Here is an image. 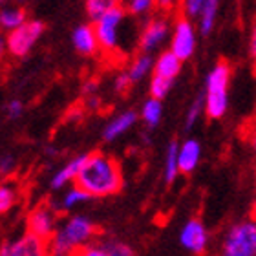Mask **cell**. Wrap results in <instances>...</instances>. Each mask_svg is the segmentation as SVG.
<instances>
[{"label":"cell","mask_w":256,"mask_h":256,"mask_svg":"<svg viewBox=\"0 0 256 256\" xmlns=\"http://www.w3.org/2000/svg\"><path fill=\"white\" fill-rule=\"evenodd\" d=\"M75 185L84 188L92 198H106L123 188V172L112 156L92 152Z\"/></svg>","instance_id":"1"},{"label":"cell","mask_w":256,"mask_h":256,"mask_svg":"<svg viewBox=\"0 0 256 256\" xmlns=\"http://www.w3.org/2000/svg\"><path fill=\"white\" fill-rule=\"evenodd\" d=\"M18 192L11 183H2L0 187V212L6 214L8 210H11V207L16 203Z\"/></svg>","instance_id":"26"},{"label":"cell","mask_w":256,"mask_h":256,"mask_svg":"<svg viewBox=\"0 0 256 256\" xmlns=\"http://www.w3.org/2000/svg\"><path fill=\"white\" fill-rule=\"evenodd\" d=\"M196 28L187 15L178 16L176 22L172 24L170 33V50L182 60H188L196 52Z\"/></svg>","instance_id":"9"},{"label":"cell","mask_w":256,"mask_h":256,"mask_svg":"<svg viewBox=\"0 0 256 256\" xmlns=\"http://www.w3.org/2000/svg\"><path fill=\"white\" fill-rule=\"evenodd\" d=\"M182 174L180 170V143L170 141L165 152V166H163V176L165 183H172L178 176Z\"/></svg>","instance_id":"21"},{"label":"cell","mask_w":256,"mask_h":256,"mask_svg":"<svg viewBox=\"0 0 256 256\" xmlns=\"http://www.w3.org/2000/svg\"><path fill=\"white\" fill-rule=\"evenodd\" d=\"M136 123H138V114L134 110H124V112L118 114L116 118L110 119L106 126L102 128V139L106 143H112L118 138H121L123 134H126Z\"/></svg>","instance_id":"14"},{"label":"cell","mask_w":256,"mask_h":256,"mask_svg":"<svg viewBox=\"0 0 256 256\" xmlns=\"http://www.w3.org/2000/svg\"><path fill=\"white\" fill-rule=\"evenodd\" d=\"M28 230L32 234L48 242L59 229V210L52 203H42L30 210L26 220Z\"/></svg>","instance_id":"8"},{"label":"cell","mask_w":256,"mask_h":256,"mask_svg":"<svg viewBox=\"0 0 256 256\" xmlns=\"http://www.w3.org/2000/svg\"><path fill=\"white\" fill-rule=\"evenodd\" d=\"M246 138H247V143L251 144V148L256 152V121L251 124V128H249V130H247Z\"/></svg>","instance_id":"35"},{"label":"cell","mask_w":256,"mask_h":256,"mask_svg":"<svg viewBox=\"0 0 256 256\" xmlns=\"http://www.w3.org/2000/svg\"><path fill=\"white\" fill-rule=\"evenodd\" d=\"M86 160H88V154H80L75 156L74 160H70L64 166H60L59 170L55 172L52 176V182H50V187L54 190H59V188H64L68 183H75L77 178H79L82 166H84Z\"/></svg>","instance_id":"13"},{"label":"cell","mask_w":256,"mask_h":256,"mask_svg":"<svg viewBox=\"0 0 256 256\" xmlns=\"http://www.w3.org/2000/svg\"><path fill=\"white\" fill-rule=\"evenodd\" d=\"M202 160V144L198 139H185L180 144V170L182 174H190Z\"/></svg>","instance_id":"16"},{"label":"cell","mask_w":256,"mask_h":256,"mask_svg":"<svg viewBox=\"0 0 256 256\" xmlns=\"http://www.w3.org/2000/svg\"><path fill=\"white\" fill-rule=\"evenodd\" d=\"M0 256H48V242L28 230L20 238L6 242L0 247Z\"/></svg>","instance_id":"10"},{"label":"cell","mask_w":256,"mask_h":256,"mask_svg":"<svg viewBox=\"0 0 256 256\" xmlns=\"http://www.w3.org/2000/svg\"><path fill=\"white\" fill-rule=\"evenodd\" d=\"M74 256H104V251H102L101 244H88V246L80 247Z\"/></svg>","instance_id":"33"},{"label":"cell","mask_w":256,"mask_h":256,"mask_svg":"<svg viewBox=\"0 0 256 256\" xmlns=\"http://www.w3.org/2000/svg\"><path fill=\"white\" fill-rule=\"evenodd\" d=\"M203 4H205V0H182L183 15H187L188 18H198Z\"/></svg>","instance_id":"30"},{"label":"cell","mask_w":256,"mask_h":256,"mask_svg":"<svg viewBox=\"0 0 256 256\" xmlns=\"http://www.w3.org/2000/svg\"><path fill=\"white\" fill-rule=\"evenodd\" d=\"M104 256H136L132 251V247L118 240H106L101 244Z\"/></svg>","instance_id":"27"},{"label":"cell","mask_w":256,"mask_h":256,"mask_svg":"<svg viewBox=\"0 0 256 256\" xmlns=\"http://www.w3.org/2000/svg\"><path fill=\"white\" fill-rule=\"evenodd\" d=\"M139 116H141V119H143V123L146 124V126L156 128L160 124L161 118H163V104H161V99L148 97V99L143 102Z\"/></svg>","instance_id":"22"},{"label":"cell","mask_w":256,"mask_h":256,"mask_svg":"<svg viewBox=\"0 0 256 256\" xmlns=\"http://www.w3.org/2000/svg\"><path fill=\"white\" fill-rule=\"evenodd\" d=\"M218 256H256V220H240L225 230Z\"/></svg>","instance_id":"5"},{"label":"cell","mask_w":256,"mask_h":256,"mask_svg":"<svg viewBox=\"0 0 256 256\" xmlns=\"http://www.w3.org/2000/svg\"><path fill=\"white\" fill-rule=\"evenodd\" d=\"M218 8L220 0H205L200 15H198V32L202 33L203 37L210 35L216 26V16H218Z\"/></svg>","instance_id":"19"},{"label":"cell","mask_w":256,"mask_h":256,"mask_svg":"<svg viewBox=\"0 0 256 256\" xmlns=\"http://www.w3.org/2000/svg\"><path fill=\"white\" fill-rule=\"evenodd\" d=\"M249 55L256 60V22L252 24L251 35H249Z\"/></svg>","instance_id":"34"},{"label":"cell","mask_w":256,"mask_h":256,"mask_svg":"<svg viewBox=\"0 0 256 256\" xmlns=\"http://www.w3.org/2000/svg\"><path fill=\"white\" fill-rule=\"evenodd\" d=\"M182 66H183V60L168 48V50H165V52H161V54L156 57L154 74L174 80L178 75H180V72H182Z\"/></svg>","instance_id":"17"},{"label":"cell","mask_w":256,"mask_h":256,"mask_svg":"<svg viewBox=\"0 0 256 256\" xmlns=\"http://www.w3.org/2000/svg\"><path fill=\"white\" fill-rule=\"evenodd\" d=\"M90 194L84 190V188H80L79 185H75V187H70L68 190L64 192L62 200L59 202V208L60 210H70V208L77 207L80 203H84L86 200H90Z\"/></svg>","instance_id":"24"},{"label":"cell","mask_w":256,"mask_h":256,"mask_svg":"<svg viewBox=\"0 0 256 256\" xmlns=\"http://www.w3.org/2000/svg\"><path fill=\"white\" fill-rule=\"evenodd\" d=\"M121 8L126 11L136 20H146L158 11V2L156 0H123Z\"/></svg>","instance_id":"18"},{"label":"cell","mask_w":256,"mask_h":256,"mask_svg":"<svg viewBox=\"0 0 256 256\" xmlns=\"http://www.w3.org/2000/svg\"><path fill=\"white\" fill-rule=\"evenodd\" d=\"M251 216L256 220V198H254V202H252V205H251Z\"/></svg>","instance_id":"39"},{"label":"cell","mask_w":256,"mask_h":256,"mask_svg":"<svg viewBox=\"0 0 256 256\" xmlns=\"http://www.w3.org/2000/svg\"><path fill=\"white\" fill-rule=\"evenodd\" d=\"M180 244L192 254H205L208 249V230L198 218L188 220L180 230Z\"/></svg>","instance_id":"11"},{"label":"cell","mask_w":256,"mask_h":256,"mask_svg":"<svg viewBox=\"0 0 256 256\" xmlns=\"http://www.w3.org/2000/svg\"><path fill=\"white\" fill-rule=\"evenodd\" d=\"M132 16L126 15L123 8H116V10L108 11L97 20H94L97 38H99V46H101V54L104 57H118L123 59V48H121V33L126 28V22Z\"/></svg>","instance_id":"4"},{"label":"cell","mask_w":256,"mask_h":256,"mask_svg":"<svg viewBox=\"0 0 256 256\" xmlns=\"http://www.w3.org/2000/svg\"><path fill=\"white\" fill-rule=\"evenodd\" d=\"M154 64L156 59L152 57V54H146V52H139L138 55H134L130 62H128L126 74L128 77L132 79V82H141L148 77L150 74H154Z\"/></svg>","instance_id":"15"},{"label":"cell","mask_w":256,"mask_h":256,"mask_svg":"<svg viewBox=\"0 0 256 256\" xmlns=\"http://www.w3.org/2000/svg\"><path fill=\"white\" fill-rule=\"evenodd\" d=\"M202 112H205V99H203V94L198 99L192 101V104L188 106L187 110V116H185V128L190 130L194 124H196L198 118L202 116Z\"/></svg>","instance_id":"28"},{"label":"cell","mask_w":256,"mask_h":256,"mask_svg":"<svg viewBox=\"0 0 256 256\" xmlns=\"http://www.w3.org/2000/svg\"><path fill=\"white\" fill-rule=\"evenodd\" d=\"M99 104H101V101H99L97 94L96 96H88V99H86V108H90V110H97Z\"/></svg>","instance_id":"38"},{"label":"cell","mask_w":256,"mask_h":256,"mask_svg":"<svg viewBox=\"0 0 256 256\" xmlns=\"http://www.w3.org/2000/svg\"><path fill=\"white\" fill-rule=\"evenodd\" d=\"M96 234L97 227L88 216L74 214L48 240V256H74L80 247L92 244Z\"/></svg>","instance_id":"2"},{"label":"cell","mask_w":256,"mask_h":256,"mask_svg":"<svg viewBox=\"0 0 256 256\" xmlns=\"http://www.w3.org/2000/svg\"><path fill=\"white\" fill-rule=\"evenodd\" d=\"M44 24L40 20H26L20 28L8 33L6 50L13 59H22L33 50V46L42 37Z\"/></svg>","instance_id":"6"},{"label":"cell","mask_w":256,"mask_h":256,"mask_svg":"<svg viewBox=\"0 0 256 256\" xmlns=\"http://www.w3.org/2000/svg\"><path fill=\"white\" fill-rule=\"evenodd\" d=\"M82 92H84L86 97H88V96H96V94H97V82L94 79L86 80L84 86H82Z\"/></svg>","instance_id":"37"},{"label":"cell","mask_w":256,"mask_h":256,"mask_svg":"<svg viewBox=\"0 0 256 256\" xmlns=\"http://www.w3.org/2000/svg\"><path fill=\"white\" fill-rule=\"evenodd\" d=\"M121 2L123 0H84V10L88 18L92 20H97L99 16H102L108 11L116 10V8H121Z\"/></svg>","instance_id":"23"},{"label":"cell","mask_w":256,"mask_h":256,"mask_svg":"<svg viewBox=\"0 0 256 256\" xmlns=\"http://www.w3.org/2000/svg\"><path fill=\"white\" fill-rule=\"evenodd\" d=\"M172 24L168 18V13H160L146 18L139 32V52L154 54L156 50H160L166 42V38H170Z\"/></svg>","instance_id":"7"},{"label":"cell","mask_w":256,"mask_h":256,"mask_svg":"<svg viewBox=\"0 0 256 256\" xmlns=\"http://www.w3.org/2000/svg\"><path fill=\"white\" fill-rule=\"evenodd\" d=\"M132 84L134 82H132V79L128 77L126 72H121V74H118L114 77V90L118 92V94H126Z\"/></svg>","instance_id":"31"},{"label":"cell","mask_w":256,"mask_h":256,"mask_svg":"<svg viewBox=\"0 0 256 256\" xmlns=\"http://www.w3.org/2000/svg\"><path fill=\"white\" fill-rule=\"evenodd\" d=\"M15 168H16V160L13 154H4L0 158V174L4 178L11 176Z\"/></svg>","instance_id":"32"},{"label":"cell","mask_w":256,"mask_h":256,"mask_svg":"<svg viewBox=\"0 0 256 256\" xmlns=\"http://www.w3.org/2000/svg\"><path fill=\"white\" fill-rule=\"evenodd\" d=\"M158 2V11L160 13H170L174 8V0H156Z\"/></svg>","instance_id":"36"},{"label":"cell","mask_w":256,"mask_h":256,"mask_svg":"<svg viewBox=\"0 0 256 256\" xmlns=\"http://www.w3.org/2000/svg\"><path fill=\"white\" fill-rule=\"evenodd\" d=\"M26 20V11H24V8L18 6V2L13 6H4L0 10V26L8 33L16 30V28H20Z\"/></svg>","instance_id":"20"},{"label":"cell","mask_w":256,"mask_h":256,"mask_svg":"<svg viewBox=\"0 0 256 256\" xmlns=\"http://www.w3.org/2000/svg\"><path fill=\"white\" fill-rule=\"evenodd\" d=\"M230 68L227 62H216L205 79V116L208 119H222L229 110Z\"/></svg>","instance_id":"3"},{"label":"cell","mask_w":256,"mask_h":256,"mask_svg":"<svg viewBox=\"0 0 256 256\" xmlns=\"http://www.w3.org/2000/svg\"><path fill=\"white\" fill-rule=\"evenodd\" d=\"M172 84L174 80L166 79V77H161V75H152V79L148 82V92L150 97H156V99H165L172 90Z\"/></svg>","instance_id":"25"},{"label":"cell","mask_w":256,"mask_h":256,"mask_svg":"<svg viewBox=\"0 0 256 256\" xmlns=\"http://www.w3.org/2000/svg\"><path fill=\"white\" fill-rule=\"evenodd\" d=\"M4 114L10 121H15V119L20 118L22 114H24V104H22L20 99H10V101L6 102Z\"/></svg>","instance_id":"29"},{"label":"cell","mask_w":256,"mask_h":256,"mask_svg":"<svg viewBox=\"0 0 256 256\" xmlns=\"http://www.w3.org/2000/svg\"><path fill=\"white\" fill-rule=\"evenodd\" d=\"M72 44H74L75 52L82 57H94L101 52L94 24H79L75 28L72 33Z\"/></svg>","instance_id":"12"}]
</instances>
